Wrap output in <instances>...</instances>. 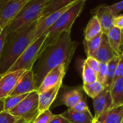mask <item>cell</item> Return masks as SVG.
Here are the masks:
<instances>
[{"label": "cell", "instance_id": "cell-40", "mask_svg": "<svg viewBox=\"0 0 123 123\" xmlns=\"http://www.w3.org/2000/svg\"><path fill=\"white\" fill-rule=\"evenodd\" d=\"M99 123L97 120H96V119H94V121H93V123Z\"/></svg>", "mask_w": 123, "mask_h": 123}, {"label": "cell", "instance_id": "cell-26", "mask_svg": "<svg viewBox=\"0 0 123 123\" xmlns=\"http://www.w3.org/2000/svg\"><path fill=\"white\" fill-rule=\"evenodd\" d=\"M83 89L89 97L94 99L105 90V87L100 82L96 81L90 84H84Z\"/></svg>", "mask_w": 123, "mask_h": 123}, {"label": "cell", "instance_id": "cell-9", "mask_svg": "<svg viewBox=\"0 0 123 123\" xmlns=\"http://www.w3.org/2000/svg\"><path fill=\"white\" fill-rule=\"evenodd\" d=\"M25 71V70H19L9 72L0 77V100L4 99L11 95Z\"/></svg>", "mask_w": 123, "mask_h": 123}, {"label": "cell", "instance_id": "cell-38", "mask_svg": "<svg viewBox=\"0 0 123 123\" xmlns=\"http://www.w3.org/2000/svg\"><path fill=\"white\" fill-rule=\"evenodd\" d=\"M4 111V99L0 100V113Z\"/></svg>", "mask_w": 123, "mask_h": 123}, {"label": "cell", "instance_id": "cell-37", "mask_svg": "<svg viewBox=\"0 0 123 123\" xmlns=\"http://www.w3.org/2000/svg\"><path fill=\"white\" fill-rule=\"evenodd\" d=\"M49 123H69V122L66 118H64L61 115H54L53 118Z\"/></svg>", "mask_w": 123, "mask_h": 123}, {"label": "cell", "instance_id": "cell-32", "mask_svg": "<svg viewBox=\"0 0 123 123\" xmlns=\"http://www.w3.org/2000/svg\"><path fill=\"white\" fill-rule=\"evenodd\" d=\"M123 76V54H120V59L117 66L116 69V72H115V76L114 79V82L117 80L118 78H121Z\"/></svg>", "mask_w": 123, "mask_h": 123}, {"label": "cell", "instance_id": "cell-13", "mask_svg": "<svg viewBox=\"0 0 123 123\" xmlns=\"http://www.w3.org/2000/svg\"><path fill=\"white\" fill-rule=\"evenodd\" d=\"M94 109V119H97L101 115L112 107V99L110 90L105 89L97 96L93 99Z\"/></svg>", "mask_w": 123, "mask_h": 123}, {"label": "cell", "instance_id": "cell-44", "mask_svg": "<svg viewBox=\"0 0 123 123\" xmlns=\"http://www.w3.org/2000/svg\"></svg>", "mask_w": 123, "mask_h": 123}, {"label": "cell", "instance_id": "cell-6", "mask_svg": "<svg viewBox=\"0 0 123 123\" xmlns=\"http://www.w3.org/2000/svg\"><path fill=\"white\" fill-rule=\"evenodd\" d=\"M39 93L37 91L30 93L16 107L9 113L12 115L23 119L29 123H32L39 115Z\"/></svg>", "mask_w": 123, "mask_h": 123}, {"label": "cell", "instance_id": "cell-19", "mask_svg": "<svg viewBox=\"0 0 123 123\" xmlns=\"http://www.w3.org/2000/svg\"><path fill=\"white\" fill-rule=\"evenodd\" d=\"M83 100V94L81 89H73L68 91L61 96V101L68 109L74 107L79 101Z\"/></svg>", "mask_w": 123, "mask_h": 123}, {"label": "cell", "instance_id": "cell-16", "mask_svg": "<svg viewBox=\"0 0 123 123\" xmlns=\"http://www.w3.org/2000/svg\"><path fill=\"white\" fill-rule=\"evenodd\" d=\"M61 115L69 123H92L94 120V117L92 115L89 109L78 112L68 109V110Z\"/></svg>", "mask_w": 123, "mask_h": 123}, {"label": "cell", "instance_id": "cell-41", "mask_svg": "<svg viewBox=\"0 0 123 123\" xmlns=\"http://www.w3.org/2000/svg\"><path fill=\"white\" fill-rule=\"evenodd\" d=\"M121 54H123V46H122V48H121Z\"/></svg>", "mask_w": 123, "mask_h": 123}, {"label": "cell", "instance_id": "cell-25", "mask_svg": "<svg viewBox=\"0 0 123 123\" xmlns=\"http://www.w3.org/2000/svg\"><path fill=\"white\" fill-rule=\"evenodd\" d=\"M29 94L17 95V96H9L4 99V111L9 112L12 109L16 107Z\"/></svg>", "mask_w": 123, "mask_h": 123}, {"label": "cell", "instance_id": "cell-33", "mask_svg": "<svg viewBox=\"0 0 123 123\" xmlns=\"http://www.w3.org/2000/svg\"><path fill=\"white\" fill-rule=\"evenodd\" d=\"M8 32H9V28L8 26H6L5 28H3L1 34H0V59L2 54V51H3V48L4 46V43L6 38V36L8 35Z\"/></svg>", "mask_w": 123, "mask_h": 123}, {"label": "cell", "instance_id": "cell-11", "mask_svg": "<svg viewBox=\"0 0 123 123\" xmlns=\"http://www.w3.org/2000/svg\"><path fill=\"white\" fill-rule=\"evenodd\" d=\"M35 91H37V88L34 72L32 70H27L19 80L10 96L30 94Z\"/></svg>", "mask_w": 123, "mask_h": 123}, {"label": "cell", "instance_id": "cell-2", "mask_svg": "<svg viewBox=\"0 0 123 123\" xmlns=\"http://www.w3.org/2000/svg\"><path fill=\"white\" fill-rule=\"evenodd\" d=\"M38 20L8 33L0 59V77L9 71L26 49L35 41Z\"/></svg>", "mask_w": 123, "mask_h": 123}, {"label": "cell", "instance_id": "cell-39", "mask_svg": "<svg viewBox=\"0 0 123 123\" xmlns=\"http://www.w3.org/2000/svg\"><path fill=\"white\" fill-rule=\"evenodd\" d=\"M27 123V121H25V120H23V119H19V120H18L17 121H16L15 123Z\"/></svg>", "mask_w": 123, "mask_h": 123}, {"label": "cell", "instance_id": "cell-34", "mask_svg": "<svg viewBox=\"0 0 123 123\" xmlns=\"http://www.w3.org/2000/svg\"><path fill=\"white\" fill-rule=\"evenodd\" d=\"M110 8L115 16H117L120 12L123 11V0L110 5Z\"/></svg>", "mask_w": 123, "mask_h": 123}, {"label": "cell", "instance_id": "cell-29", "mask_svg": "<svg viewBox=\"0 0 123 123\" xmlns=\"http://www.w3.org/2000/svg\"><path fill=\"white\" fill-rule=\"evenodd\" d=\"M107 72V63L100 62L99 70L97 72V81L100 82L103 86L105 83Z\"/></svg>", "mask_w": 123, "mask_h": 123}, {"label": "cell", "instance_id": "cell-36", "mask_svg": "<svg viewBox=\"0 0 123 123\" xmlns=\"http://www.w3.org/2000/svg\"><path fill=\"white\" fill-rule=\"evenodd\" d=\"M114 26L117 27L121 30H123V14H119L115 17L114 19Z\"/></svg>", "mask_w": 123, "mask_h": 123}, {"label": "cell", "instance_id": "cell-35", "mask_svg": "<svg viewBox=\"0 0 123 123\" xmlns=\"http://www.w3.org/2000/svg\"><path fill=\"white\" fill-rule=\"evenodd\" d=\"M72 111H74V112H84V111H86L87 109H89L86 101L83 99L81 100V101H79L76 105H75L74 107L71 108L70 109Z\"/></svg>", "mask_w": 123, "mask_h": 123}, {"label": "cell", "instance_id": "cell-4", "mask_svg": "<svg viewBox=\"0 0 123 123\" xmlns=\"http://www.w3.org/2000/svg\"><path fill=\"white\" fill-rule=\"evenodd\" d=\"M51 0H30L17 17L8 25L9 32H14L30 23L38 20L45 8Z\"/></svg>", "mask_w": 123, "mask_h": 123}, {"label": "cell", "instance_id": "cell-7", "mask_svg": "<svg viewBox=\"0 0 123 123\" xmlns=\"http://www.w3.org/2000/svg\"><path fill=\"white\" fill-rule=\"evenodd\" d=\"M30 0H0V28L8 26Z\"/></svg>", "mask_w": 123, "mask_h": 123}, {"label": "cell", "instance_id": "cell-18", "mask_svg": "<svg viewBox=\"0 0 123 123\" xmlns=\"http://www.w3.org/2000/svg\"><path fill=\"white\" fill-rule=\"evenodd\" d=\"M109 43L112 49L117 54H121V48L123 46V32L122 30L113 27L107 34Z\"/></svg>", "mask_w": 123, "mask_h": 123}, {"label": "cell", "instance_id": "cell-30", "mask_svg": "<svg viewBox=\"0 0 123 123\" xmlns=\"http://www.w3.org/2000/svg\"><path fill=\"white\" fill-rule=\"evenodd\" d=\"M18 120H19L18 117H16L5 111L0 113V123H14Z\"/></svg>", "mask_w": 123, "mask_h": 123}, {"label": "cell", "instance_id": "cell-14", "mask_svg": "<svg viewBox=\"0 0 123 123\" xmlns=\"http://www.w3.org/2000/svg\"><path fill=\"white\" fill-rule=\"evenodd\" d=\"M120 54H117L112 49L109 43L107 36L103 33L101 45L99 48L97 49V51L92 55V57L97 59L99 62L108 63L114 57H117Z\"/></svg>", "mask_w": 123, "mask_h": 123}, {"label": "cell", "instance_id": "cell-17", "mask_svg": "<svg viewBox=\"0 0 123 123\" xmlns=\"http://www.w3.org/2000/svg\"><path fill=\"white\" fill-rule=\"evenodd\" d=\"M96 120L101 123H123V104L112 107Z\"/></svg>", "mask_w": 123, "mask_h": 123}, {"label": "cell", "instance_id": "cell-21", "mask_svg": "<svg viewBox=\"0 0 123 123\" xmlns=\"http://www.w3.org/2000/svg\"><path fill=\"white\" fill-rule=\"evenodd\" d=\"M102 33L101 25L95 16H92L84 30V40L89 41Z\"/></svg>", "mask_w": 123, "mask_h": 123}, {"label": "cell", "instance_id": "cell-43", "mask_svg": "<svg viewBox=\"0 0 123 123\" xmlns=\"http://www.w3.org/2000/svg\"><path fill=\"white\" fill-rule=\"evenodd\" d=\"M122 32H123V30H122Z\"/></svg>", "mask_w": 123, "mask_h": 123}, {"label": "cell", "instance_id": "cell-42", "mask_svg": "<svg viewBox=\"0 0 123 123\" xmlns=\"http://www.w3.org/2000/svg\"><path fill=\"white\" fill-rule=\"evenodd\" d=\"M2 30H3L2 28H0V34H1V31H2Z\"/></svg>", "mask_w": 123, "mask_h": 123}, {"label": "cell", "instance_id": "cell-20", "mask_svg": "<svg viewBox=\"0 0 123 123\" xmlns=\"http://www.w3.org/2000/svg\"><path fill=\"white\" fill-rule=\"evenodd\" d=\"M112 107L123 104V76L116 80L111 88Z\"/></svg>", "mask_w": 123, "mask_h": 123}, {"label": "cell", "instance_id": "cell-3", "mask_svg": "<svg viewBox=\"0 0 123 123\" xmlns=\"http://www.w3.org/2000/svg\"><path fill=\"white\" fill-rule=\"evenodd\" d=\"M86 1V0L80 1L71 7L46 32L47 38L44 43L43 48H45L53 43L63 32L71 30L75 20L84 9Z\"/></svg>", "mask_w": 123, "mask_h": 123}, {"label": "cell", "instance_id": "cell-28", "mask_svg": "<svg viewBox=\"0 0 123 123\" xmlns=\"http://www.w3.org/2000/svg\"><path fill=\"white\" fill-rule=\"evenodd\" d=\"M54 115H53L51 111H50V109H47L39 113L32 123H49L53 118Z\"/></svg>", "mask_w": 123, "mask_h": 123}, {"label": "cell", "instance_id": "cell-1", "mask_svg": "<svg viewBox=\"0 0 123 123\" xmlns=\"http://www.w3.org/2000/svg\"><path fill=\"white\" fill-rule=\"evenodd\" d=\"M79 43L71 39V30L65 31L50 45L43 48L32 70L37 88L46 75L55 67L64 65L68 69Z\"/></svg>", "mask_w": 123, "mask_h": 123}, {"label": "cell", "instance_id": "cell-24", "mask_svg": "<svg viewBox=\"0 0 123 123\" xmlns=\"http://www.w3.org/2000/svg\"><path fill=\"white\" fill-rule=\"evenodd\" d=\"M102 36H103V33H101L98 36H97L96 37H94V38L89 41H86V40L84 41V49H85L87 57H92V55L99 48L101 43H102Z\"/></svg>", "mask_w": 123, "mask_h": 123}, {"label": "cell", "instance_id": "cell-8", "mask_svg": "<svg viewBox=\"0 0 123 123\" xmlns=\"http://www.w3.org/2000/svg\"><path fill=\"white\" fill-rule=\"evenodd\" d=\"M91 14L98 19L104 34L107 35L114 27V19L115 16L112 12L110 5L105 4L98 5L91 9Z\"/></svg>", "mask_w": 123, "mask_h": 123}, {"label": "cell", "instance_id": "cell-22", "mask_svg": "<svg viewBox=\"0 0 123 123\" xmlns=\"http://www.w3.org/2000/svg\"><path fill=\"white\" fill-rule=\"evenodd\" d=\"M79 1H81V0H51L45 8L44 11L43 12L42 16L40 19L44 18L46 16L49 15L50 14Z\"/></svg>", "mask_w": 123, "mask_h": 123}, {"label": "cell", "instance_id": "cell-23", "mask_svg": "<svg viewBox=\"0 0 123 123\" xmlns=\"http://www.w3.org/2000/svg\"><path fill=\"white\" fill-rule=\"evenodd\" d=\"M120 59V55L114 57L112 60H110L107 63V78L105 83L104 85L105 89L111 90L112 84L114 83V79L115 76L116 69Z\"/></svg>", "mask_w": 123, "mask_h": 123}, {"label": "cell", "instance_id": "cell-15", "mask_svg": "<svg viewBox=\"0 0 123 123\" xmlns=\"http://www.w3.org/2000/svg\"><path fill=\"white\" fill-rule=\"evenodd\" d=\"M62 83L58 84V86L47 90L43 93L39 94V104L38 110L39 113L44 112L47 109H49L53 101H55L60 88H61Z\"/></svg>", "mask_w": 123, "mask_h": 123}, {"label": "cell", "instance_id": "cell-27", "mask_svg": "<svg viewBox=\"0 0 123 123\" xmlns=\"http://www.w3.org/2000/svg\"><path fill=\"white\" fill-rule=\"evenodd\" d=\"M82 79L84 84H90L97 81V73L89 67L85 61L83 62Z\"/></svg>", "mask_w": 123, "mask_h": 123}, {"label": "cell", "instance_id": "cell-10", "mask_svg": "<svg viewBox=\"0 0 123 123\" xmlns=\"http://www.w3.org/2000/svg\"><path fill=\"white\" fill-rule=\"evenodd\" d=\"M67 68L64 65H61L50 70L45 77L41 84L37 88L39 94L49 90L60 83H62L63 79L66 75Z\"/></svg>", "mask_w": 123, "mask_h": 123}, {"label": "cell", "instance_id": "cell-12", "mask_svg": "<svg viewBox=\"0 0 123 123\" xmlns=\"http://www.w3.org/2000/svg\"><path fill=\"white\" fill-rule=\"evenodd\" d=\"M82 1V0H81ZM79 1H76L75 3H73V4H71L58 11H55L51 14H50L49 15L46 16L44 18H42V19H40L38 20V23H37V28H36V30H35V40L38 38L39 37L42 36L43 35L45 34L46 32L48 31V30L55 22V21L66 11L68 10L71 7H72L74 4H76L77 2Z\"/></svg>", "mask_w": 123, "mask_h": 123}, {"label": "cell", "instance_id": "cell-31", "mask_svg": "<svg viewBox=\"0 0 123 123\" xmlns=\"http://www.w3.org/2000/svg\"><path fill=\"white\" fill-rule=\"evenodd\" d=\"M85 62L89 65V67H91L94 71H95L97 73L98 72L99 70V66H100V62L96 59L95 58L92 57H89L86 58V59L85 60Z\"/></svg>", "mask_w": 123, "mask_h": 123}, {"label": "cell", "instance_id": "cell-5", "mask_svg": "<svg viewBox=\"0 0 123 123\" xmlns=\"http://www.w3.org/2000/svg\"><path fill=\"white\" fill-rule=\"evenodd\" d=\"M46 38L47 34L45 33L35 39L22 54L7 72L19 70H25L26 71L32 70L34 65L40 57V52L43 48Z\"/></svg>", "mask_w": 123, "mask_h": 123}]
</instances>
